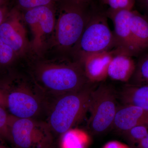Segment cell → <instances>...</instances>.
Returning <instances> with one entry per match:
<instances>
[{
  "mask_svg": "<svg viewBox=\"0 0 148 148\" xmlns=\"http://www.w3.org/2000/svg\"><path fill=\"white\" fill-rule=\"evenodd\" d=\"M93 84L52 99L45 121L56 138L73 128L84 118L88 112Z\"/></svg>",
  "mask_w": 148,
  "mask_h": 148,
  "instance_id": "cell-2",
  "label": "cell"
},
{
  "mask_svg": "<svg viewBox=\"0 0 148 148\" xmlns=\"http://www.w3.org/2000/svg\"><path fill=\"white\" fill-rule=\"evenodd\" d=\"M10 114L6 109L0 107V138L9 143L8 124Z\"/></svg>",
  "mask_w": 148,
  "mask_h": 148,
  "instance_id": "cell-19",
  "label": "cell"
},
{
  "mask_svg": "<svg viewBox=\"0 0 148 148\" xmlns=\"http://www.w3.org/2000/svg\"><path fill=\"white\" fill-rule=\"evenodd\" d=\"M33 69L32 79L51 99L92 83L77 61L62 64L44 62L35 65Z\"/></svg>",
  "mask_w": 148,
  "mask_h": 148,
  "instance_id": "cell-1",
  "label": "cell"
},
{
  "mask_svg": "<svg viewBox=\"0 0 148 148\" xmlns=\"http://www.w3.org/2000/svg\"><path fill=\"white\" fill-rule=\"evenodd\" d=\"M10 143L13 148H56V139L45 121L11 115Z\"/></svg>",
  "mask_w": 148,
  "mask_h": 148,
  "instance_id": "cell-6",
  "label": "cell"
},
{
  "mask_svg": "<svg viewBox=\"0 0 148 148\" xmlns=\"http://www.w3.org/2000/svg\"><path fill=\"white\" fill-rule=\"evenodd\" d=\"M1 87L6 97L7 110L21 119L45 121L52 99L32 81L19 79Z\"/></svg>",
  "mask_w": 148,
  "mask_h": 148,
  "instance_id": "cell-3",
  "label": "cell"
},
{
  "mask_svg": "<svg viewBox=\"0 0 148 148\" xmlns=\"http://www.w3.org/2000/svg\"><path fill=\"white\" fill-rule=\"evenodd\" d=\"M100 1H101V3L105 5V3H106L107 0H100Z\"/></svg>",
  "mask_w": 148,
  "mask_h": 148,
  "instance_id": "cell-31",
  "label": "cell"
},
{
  "mask_svg": "<svg viewBox=\"0 0 148 148\" xmlns=\"http://www.w3.org/2000/svg\"><path fill=\"white\" fill-rule=\"evenodd\" d=\"M102 148H131L126 144L118 141H111L106 143Z\"/></svg>",
  "mask_w": 148,
  "mask_h": 148,
  "instance_id": "cell-23",
  "label": "cell"
},
{
  "mask_svg": "<svg viewBox=\"0 0 148 148\" xmlns=\"http://www.w3.org/2000/svg\"><path fill=\"white\" fill-rule=\"evenodd\" d=\"M76 1L87 4H91L94 2V0H76Z\"/></svg>",
  "mask_w": 148,
  "mask_h": 148,
  "instance_id": "cell-29",
  "label": "cell"
},
{
  "mask_svg": "<svg viewBox=\"0 0 148 148\" xmlns=\"http://www.w3.org/2000/svg\"><path fill=\"white\" fill-rule=\"evenodd\" d=\"M132 148H148V134Z\"/></svg>",
  "mask_w": 148,
  "mask_h": 148,
  "instance_id": "cell-26",
  "label": "cell"
},
{
  "mask_svg": "<svg viewBox=\"0 0 148 148\" xmlns=\"http://www.w3.org/2000/svg\"><path fill=\"white\" fill-rule=\"evenodd\" d=\"M118 106L115 93L109 86L101 84L91 93L88 126L94 135L103 134L112 127Z\"/></svg>",
  "mask_w": 148,
  "mask_h": 148,
  "instance_id": "cell-7",
  "label": "cell"
},
{
  "mask_svg": "<svg viewBox=\"0 0 148 148\" xmlns=\"http://www.w3.org/2000/svg\"><path fill=\"white\" fill-rule=\"evenodd\" d=\"M14 51L0 38V65L5 66L13 60Z\"/></svg>",
  "mask_w": 148,
  "mask_h": 148,
  "instance_id": "cell-20",
  "label": "cell"
},
{
  "mask_svg": "<svg viewBox=\"0 0 148 148\" xmlns=\"http://www.w3.org/2000/svg\"><path fill=\"white\" fill-rule=\"evenodd\" d=\"M132 10H112L108 9L106 14L108 18L113 23V33L115 42L114 49L116 54H125L133 57L140 54L132 38L130 27V18Z\"/></svg>",
  "mask_w": 148,
  "mask_h": 148,
  "instance_id": "cell-8",
  "label": "cell"
},
{
  "mask_svg": "<svg viewBox=\"0 0 148 148\" xmlns=\"http://www.w3.org/2000/svg\"><path fill=\"white\" fill-rule=\"evenodd\" d=\"M123 105L140 107L148 111V84H127L120 94Z\"/></svg>",
  "mask_w": 148,
  "mask_h": 148,
  "instance_id": "cell-15",
  "label": "cell"
},
{
  "mask_svg": "<svg viewBox=\"0 0 148 148\" xmlns=\"http://www.w3.org/2000/svg\"><path fill=\"white\" fill-rule=\"evenodd\" d=\"M60 14L56 25L59 45L73 51L95 7L94 2L85 3L76 0H58Z\"/></svg>",
  "mask_w": 148,
  "mask_h": 148,
  "instance_id": "cell-4",
  "label": "cell"
},
{
  "mask_svg": "<svg viewBox=\"0 0 148 148\" xmlns=\"http://www.w3.org/2000/svg\"><path fill=\"white\" fill-rule=\"evenodd\" d=\"M7 0H0V5H5Z\"/></svg>",
  "mask_w": 148,
  "mask_h": 148,
  "instance_id": "cell-30",
  "label": "cell"
},
{
  "mask_svg": "<svg viewBox=\"0 0 148 148\" xmlns=\"http://www.w3.org/2000/svg\"><path fill=\"white\" fill-rule=\"evenodd\" d=\"M140 6L148 13V0H137Z\"/></svg>",
  "mask_w": 148,
  "mask_h": 148,
  "instance_id": "cell-27",
  "label": "cell"
},
{
  "mask_svg": "<svg viewBox=\"0 0 148 148\" xmlns=\"http://www.w3.org/2000/svg\"><path fill=\"white\" fill-rule=\"evenodd\" d=\"M122 134L132 148L148 134V126L145 125H137Z\"/></svg>",
  "mask_w": 148,
  "mask_h": 148,
  "instance_id": "cell-17",
  "label": "cell"
},
{
  "mask_svg": "<svg viewBox=\"0 0 148 148\" xmlns=\"http://www.w3.org/2000/svg\"><path fill=\"white\" fill-rule=\"evenodd\" d=\"M133 76L136 84H148V53L140 58Z\"/></svg>",
  "mask_w": 148,
  "mask_h": 148,
  "instance_id": "cell-18",
  "label": "cell"
},
{
  "mask_svg": "<svg viewBox=\"0 0 148 148\" xmlns=\"http://www.w3.org/2000/svg\"><path fill=\"white\" fill-rule=\"evenodd\" d=\"M0 107L7 110L6 97L1 87H0Z\"/></svg>",
  "mask_w": 148,
  "mask_h": 148,
  "instance_id": "cell-25",
  "label": "cell"
},
{
  "mask_svg": "<svg viewBox=\"0 0 148 148\" xmlns=\"http://www.w3.org/2000/svg\"><path fill=\"white\" fill-rule=\"evenodd\" d=\"M130 27L140 54L148 50V18L132 10L130 18Z\"/></svg>",
  "mask_w": 148,
  "mask_h": 148,
  "instance_id": "cell-14",
  "label": "cell"
},
{
  "mask_svg": "<svg viewBox=\"0 0 148 148\" xmlns=\"http://www.w3.org/2000/svg\"><path fill=\"white\" fill-rule=\"evenodd\" d=\"M6 143H7V142L0 138V148H13L12 147V148L9 147L6 145Z\"/></svg>",
  "mask_w": 148,
  "mask_h": 148,
  "instance_id": "cell-28",
  "label": "cell"
},
{
  "mask_svg": "<svg viewBox=\"0 0 148 148\" xmlns=\"http://www.w3.org/2000/svg\"><path fill=\"white\" fill-rule=\"evenodd\" d=\"M141 125L148 126V111L131 105L118 106L112 128L122 133Z\"/></svg>",
  "mask_w": 148,
  "mask_h": 148,
  "instance_id": "cell-12",
  "label": "cell"
},
{
  "mask_svg": "<svg viewBox=\"0 0 148 148\" xmlns=\"http://www.w3.org/2000/svg\"><path fill=\"white\" fill-rule=\"evenodd\" d=\"M135 0H107L105 5L108 6L112 10H132Z\"/></svg>",
  "mask_w": 148,
  "mask_h": 148,
  "instance_id": "cell-22",
  "label": "cell"
},
{
  "mask_svg": "<svg viewBox=\"0 0 148 148\" xmlns=\"http://www.w3.org/2000/svg\"><path fill=\"white\" fill-rule=\"evenodd\" d=\"M54 4L25 10L24 19L33 33V45L36 49L42 46L46 37L54 29Z\"/></svg>",
  "mask_w": 148,
  "mask_h": 148,
  "instance_id": "cell-9",
  "label": "cell"
},
{
  "mask_svg": "<svg viewBox=\"0 0 148 148\" xmlns=\"http://www.w3.org/2000/svg\"><path fill=\"white\" fill-rule=\"evenodd\" d=\"M58 0H16L18 7L27 10L37 7L55 3Z\"/></svg>",
  "mask_w": 148,
  "mask_h": 148,
  "instance_id": "cell-21",
  "label": "cell"
},
{
  "mask_svg": "<svg viewBox=\"0 0 148 148\" xmlns=\"http://www.w3.org/2000/svg\"><path fill=\"white\" fill-rule=\"evenodd\" d=\"M59 138L61 148H88L90 143L89 135L77 128L69 130Z\"/></svg>",
  "mask_w": 148,
  "mask_h": 148,
  "instance_id": "cell-16",
  "label": "cell"
},
{
  "mask_svg": "<svg viewBox=\"0 0 148 148\" xmlns=\"http://www.w3.org/2000/svg\"><path fill=\"white\" fill-rule=\"evenodd\" d=\"M106 10L95 6L73 51L80 62L87 56L114 49L113 32L108 23Z\"/></svg>",
  "mask_w": 148,
  "mask_h": 148,
  "instance_id": "cell-5",
  "label": "cell"
},
{
  "mask_svg": "<svg viewBox=\"0 0 148 148\" xmlns=\"http://www.w3.org/2000/svg\"><path fill=\"white\" fill-rule=\"evenodd\" d=\"M9 12L7 8L4 5H0V25L5 19Z\"/></svg>",
  "mask_w": 148,
  "mask_h": 148,
  "instance_id": "cell-24",
  "label": "cell"
},
{
  "mask_svg": "<svg viewBox=\"0 0 148 148\" xmlns=\"http://www.w3.org/2000/svg\"><path fill=\"white\" fill-rule=\"evenodd\" d=\"M132 57L125 54H115L109 64L108 77L114 80L128 81L136 69V64Z\"/></svg>",
  "mask_w": 148,
  "mask_h": 148,
  "instance_id": "cell-13",
  "label": "cell"
},
{
  "mask_svg": "<svg viewBox=\"0 0 148 148\" xmlns=\"http://www.w3.org/2000/svg\"><path fill=\"white\" fill-rule=\"evenodd\" d=\"M21 19L18 9L13 8L0 25V38L15 52L22 50L27 43L26 30Z\"/></svg>",
  "mask_w": 148,
  "mask_h": 148,
  "instance_id": "cell-10",
  "label": "cell"
},
{
  "mask_svg": "<svg viewBox=\"0 0 148 148\" xmlns=\"http://www.w3.org/2000/svg\"><path fill=\"white\" fill-rule=\"evenodd\" d=\"M115 54L114 49L94 53L87 56L79 62L90 82H101L107 78L109 64Z\"/></svg>",
  "mask_w": 148,
  "mask_h": 148,
  "instance_id": "cell-11",
  "label": "cell"
}]
</instances>
